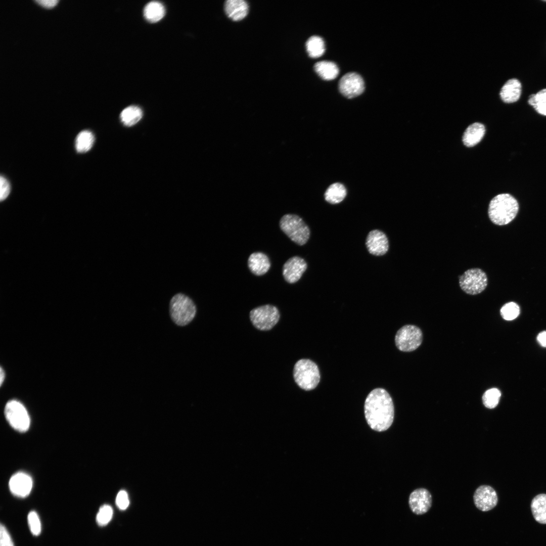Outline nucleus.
Listing matches in <instances>:
<instances>
[{
  "mask_svg": "<svg viewBox=\"0 0 546 546\" xmlns=\"http://www.w3.org/2000/svg\"><path fill=\"white\" fill-rule=\"evenodd\" d=\"M346 195L347 190L345 186L340 183H335L328 188L324 197L326 201L335 204L342 202Z\"/></svg>",
  "mask_w": 546,
  "mask_h": 546,
  "instance_id": "4be33fe9",
  "label": "nucleus"
},
{
  "mask_svg": "<svg viewBox=\"0 0 546 546\" xmlns=\"http://www.w3.org/2000/svg\"><path fill=\"white\" fill-rule=\"evenodd\" d=\"M306 48L309 56L311 58H318L322 56L325 50L323 39L317 35L311 36L307 40Z\"/></svg>",
  "mask_w": 546,
  "mask_h": 546,
  "instance_id": "393cba45",
  "label": "nucleus"
},
{
  "mask_svg": "<svg viewBox=\"0 0 546 546\" xmlns=\"http://www.w3.org/2000/svg\"><path fill=\"white\" fill-rule=\"evenodd\" d=\"M432 504V495L426 489L420 488L414 490L410 495L408 505L412 512L416 515H423L429 511Z\"/></svg>",
  "mask_w": 546,
  "mask_h": 546,
  "instance_id": "f8f14e48",
  "label": "nucleus"
},
{
  "mask_svg": "<svg viewBox=\"0 0 546 546\" xmlns=\"http://www.w3.org/2000/svg\"><path fill=\"white\" fill-rule=\"evenodd\" d=\"M364 410L367 423L373 430L384 431L392 425L394 405L390 394L384 389L377 388L370 392L365 400Z\"/></svg>",
  "mask_w": 546,
  "mask_h": 546,
  "instance_id": "f257e3e1",
  "label": "nucleus"
},
{
  "mask_svg": "<svg viewBox=\"0 0 546 546\" xmlns=\"http://www.w3.org/2000/svg\"><path fill=\"white\" fill-rule=\"evenodd\" d=\"M0 376L1 384L2 385L5 379V373L2 368H1Z\"/></svg>",
  "mask_w": 546,
  "mask_h": 546,
  "instance_id": "e433bc0d",
  "label": "nucleus"
},
{
  "mask_svg": "<svg viewBox=\"0 0 546 546\" xmlns=\"http://www.w3.org/2000/svg\"><path fill=\"white\" fill-rule=\"evenodd\" d=\"M307 267V263L304 259L297 256H293L283 265V277L287 282L295 283L299 280Z\"/></svg>",
  "mask_w": 546,
  "mask_h": 546,
  "instance_id": "ddd939ff",
  "label": "nucleus"
},
{
  "mask_svg": "<svg viewBox=\"0 0 546 546\" xmlns=\"http://www.w3.org/2000/svg\"><path fill=\"white\" fill-rule=\"evenodd\" d=\"M522 85L519 80L512 78L508 80L501 88L500 97L506 103H512L517 101L521 94Z\"/></svg>",
  "mask_w": 546,
  "mask_h": 546,
  "instance_id": "f3484780",
  "label": "nucleus"
},
{
  "mask_svg": "<svg viewBox=\"0 0 546 546\" xmlns=\"http://www.w3.org/2000/svg\"><path fill=\"white\" fill-rule=\"evenodd\" d=\"M459 284L462 290L467 294L476 295L485 289L487 285V278L481 269L471 268L461 276Z\"/></svg>",
  "mask_w": 546,
  "mask_h": 546,
  "instance_id": "6e6552de",
  "label": "nucleus"
},
{
  "mask_svg": "<svg viewBox=\"0 0 546 546\" xmlns=\"http://www.w3.org/2000/svg\"><path fill=\"white\" fill-rule=\"evenodd\" d=\"M502 317L507 321L515 319L520 313V308L518 304L513 302L505 304L500 309Z\"/></svg>",
  "mask_w": 546,
  "mask_h": 546,
  "instance_id": "c85d7f7f",
  "label": "nucleus"
},
{
  "mask_svg": "<svg viewBox=\"0 0 546 546\" xmlns=\"http://www.w3.org/2000/svg\"><path fill=\"white\" fill-rule=\"evenodd\" d=\"M6 418L10 425L19 432H25L29 428L30 420L24 406L18 401L8 402L5 409Z\"/></svg>",
  "mask_w": 546,
  "mask_h": 546,
  "instance_id": "1a4fd4ad",
  "label": "nucleus"
},
{
  "mask_svg": "<svg viewBox=\"0 0 546 546\" xmlns=\"http://www.w3.org/2000/svg\"><path fill=\"white\" fill-rule=\"evenodd\" d=\"M143 112L140 108L130 106L125 108L120 114V118L124 125L130 126L138 122L142 118Z\"/></svg>",
  "mask_w": 546,
  "mask_h": 546,
  "instance_id": "b1692460",
  "label": "nucleus"
},
{
  "mask_svg": "<svg viewBox=\"0 0 546 546\" xmlns=\"http://www.w3.org/2000/svg\"><path fill=\"white\" fill-rule=\"evenodd\" d=\"M314 68L317 74L322 79L326 80L336 78L339 72L337 65L331 61L318 62L315 64Z\"/></svg>",
  "mask_w": 546,
  "mask_h": 546,
  "instance_id": "412c9836",
  "label": "nucleus"
},
{
  "mask_svg": "<svg viewBox=\"0 0 546 546\" xmlns=\"http://www.w3.org/2000/svg\"><path fill=\"white\" fill-rule=\"evenodd\" d=\"M532 514L535 520L542 524H546V494L536 495L530 505Z\"/></svg>",
  "mask_w": 546,
  "mask_h": 546,
  "instance_id": "aec40b11",
  "label": "nucleus"
},
{
  "mask_svg": "<svg viewBox=\"0 0 546 546\" xmlns=\"http://www.w3.org/2000/svg\"><path fill=\"white\" fill-rule=\"evenodd\" d=\"M293 374L295 383L306 391L314 389L320 381L318 366L309 359L298 360L294 366Z\"/></svg>",
  "mask_w": 546,
  "mask_h": 546,
  "instance_id": "20e7f679",
  "label": "nucleus"
},
{
  "mask_svg": "<svg viewBox=\"0 0 546 546\" xmlns=\"http://www.w3.org/2000/svg\"><path fill=\"white\" fill-rule=\"evenodd\" d=\"M9 485L10 491L14 495L24 497L30 493L33 482L29 475L18 472L11 477Z\"/></svg>",
  "mask_w": 546,
  "mask_h": 546,
  "instance_id": "2eb2a0df",
  "label": "nucleus"
},
{
  "mask_svg": "<svg viewBox=\"0 0 546 546\" xmlns=\"http://www.w3.org/2000/svg\"><path fill=\"white\" fill-rule=\"evenodd\" d=\"M248 5L244 0H228L224 4V11L227 16L234 21L244 18L248 14Z\"/></svg>",
  "mask_w": 546,
  "mask_h": 546,
  "instance_id": "6ab92c4d",
  "label": "nucleus"
},
{
  "mask_svg": "<svg viewBox=\"0 0 546 546\" xmlns=\"http://www.w3.org/2000/svg\"><path fill=\"white\" fill-rule=\"evenodd\" d=\"M339 89L344 96L351 99L363 93L365 89L364 81L361 76L357 73H347L340 79Z\"/></svg>",
  "mask_w": 546,
  "mask_h": 546,
  "instance_id": "9d476101",
  "label": "nucleus"
},
{
  "mask_svg": "<svg viewBox=\"0 0 546 546\" xmlns=\"http://www.w3.org/2000/svg\"><path fill=\"white\" fill-rule=\"evenodd\" d=\"M163 5L157 1H152L146 5L144 14L145 18L151 22H156L161 20L165 15Z\"/></svg>",
  "mask_w": 546,
  "mask_h": 546,
  "instance_id": "5701e85b",
  "label": "nucleus"
},
{
  "mask_svg": "<svg viewBox=\"0 0 546 546\" xmlns=\"http://www.w3.org/2000/svg\"><path fill=\"white\" fill-rule=\"evenodd\" d=\"M95 138L90 131L83 130L77 135L75 140V148L79 153H84L92 147Z\"/></svg>",
  "mask_w": 546,
  "mask_h": 546,
  "instance_id": "a878e982",
  "label": "nucleus"
},
{
  "mask_svg": "<svg viewBox=\"0 0 546 546\" xmlns=\"http://www.w3.org/2000/svg\"><path fill=\"white\" fill-rule=\"evenodd\" d=\"M39 5L46 8H52L58 2L56 0H37L36 1Z\"/></svg>",
  "mask_w": 546,
  "mask_h": 546,
  "instance_id": "f704fd0d",
  "label": "nucleus"
},
{
  "mask_svg": "<svg viewBox=\"0 0 546 546\" xmlns=\"http://www.w3.org/2000/svg\"><path fill=\"white\" fill-rule=\"evenodd\" d=\"M129 499L127 492L124 490L120 491L116 498L117 506L122 510H125L129 505Z\"/></svg>",
  "mask_w": 546,
  "mask_h": 546,
  "instance_id": "2f4dec72",
  "label": "nucleus"
},
{
  "mask_svg": "<svg viewBox=\"0 0 546 546\" xmlns=\"http://www.w3.org/2000/svg\"><path fill=\"white\" fill-rule=\"evenodd\" d=\"M0 546H14L10 534L2 524L0 526Z\"/></svg>",
  "mask_w": 546,
  "mask_h": 546,
  "instance_id": "473e14b6",
  "label": "nucleus"
},
{
  "mask_svg": "<svg viewBox=\"0 0 546 546\" xmlns=\"http://www.w3.org/2000/svg\"><path fill=\"white\" fill-rule=\"evenodd\" d=\"M474 503L476 507L482 512H487L493 509L497 504L496 492L491 486L481 485L474 492Z\"/></svg>",
  "mask_w": 546,
  "mask_h": 546,
  "instance_id": "9b49d317",
  "label": "nucleus"
},
{
  "mask_svg": "<svg viewBox=\"0 0 546 546\" xmlns=\"http://www.w3.org/2000/svg\"><path fill=\"white\" fill-rule=\"evenodd\" d=\"M519 210L517 200L509 194H500L490 201L488 216L490 220L498 225H506L516 216Z\"/></svg>",
  "mask_w": 546,
  "mask_h": 546,
  "instance_id": "f03ea898",
  "label": "nucleus"
},
{
  "mask_svg": "<svg viewBox=\"0 0 546 546\" xmlns=\"http://www.w3.org/2000/svg\"><path fill=\"white\" fill-rule=\"evenodd\" d=\"M281 230L294 243L302 246L310 237V230L303 220L296 214H286L279 222Z\"/></svg>",
  "mask_w": 546,
  "mask_h": 546,
  "instance_id": "39448f33",
  "label": "nucleus"
},
{
  "mask_svg": "<svg viewBox=\"0 0 546 546\" xmlns=\"http://www.w3.org/2000/svg\"><path fill=\"white\" fill-rule=\"evenodd\" d=\"M423 334L418 327L406 325L400 328L395 337L397 348L400 351L410 352L417 349L421 344Z\"/></svg>",
  "mask_w": 546,
  "mask_h": 546,
  "instance_id": "0eeeda50",
  "label": "nucleus"
},
{
  "mask_svg": "<svg viewBox=\"0 0 546 546\" xmlns=\"http://www.w3.org/2000/svg\"><path fill=\"white\" fill-rule=\"evenodd\" d=\"M169 312L173 322L179 326L189 324L194 318L196 306L193 301L183 293L174 295L170 299Z\"/></svg>",
  "mask_w": 546,
  "mask_h": 546,
  "instance_id": "7ed1b4c3",
  "label": "nucleus"
},
{
  "mask_svg": "<svg viewBox=\"0 0 546 546\" xmlns=\"http://www.w3.org/2000/svg\"><path fill=\"white\" fill-rule=\"evenodd\" d=\"M485 133V128L483 124L479 122L473 123L466 128L463 134V144L468 147H473L481 141Z\"/></svg>",
  "mask_w": 546,
  "mask_h": 546,
  "instance_id": "a211bd4d",
  "label": "nucleus"
},
{
  "mask_svg": "<svg viewBox=\"0 0 546 546\" xmlns=\"http://www.w3.org/2000/svg\"><path fill=\"white\" fill-rule=\"evenodd\" d=\"M249 316L255 328L265 331L271 329L278 323L280 314L277 307L265 304L252 309Z\"/></svg>",
  "mask_w": 546,
  "mask_h": 546,
  "instance_id": "423d86ee",
  "label": "nucleus"
},
{
  "mask_svg": "<svg viewBox=\"0 0 546 546\" xmlns=\"http://www.w3.org/2000/svg\"><path fill=\"white\" fill-rule=\"evenodd\" d=\"M528 102L538 113L546 116V88L531 95Z\"/></svg>",
  "mask_w": 546,
  "mask_h": 546,
  "instance_id": "bb28decb",
  "label": "nucleus"
},
{
  "mask_svg": "<svg viewBox=\"0 0 546 546\" xmlns=\"http://www.w3.org/2000/svg\"><path fill=\"white\" fill-rule=\"evenodd\" d=\"M28 523L31 533L38 535L41 532V523L37 514L35 511H31L28 515Z\"/></svg>",
  "mask_w": 546,
  "mask_h": 546,
  "instance_id": "7c9ffc66",
  "label": "nucleus"
},
{
  "mask_svg": "<svg viewBox=\"0 0 546 546\" xmlns=\"http://www.w3.org/2000/svg\"><path fill=\"white\" fill-rule=\"evenodd\" d=\"M366 245L369 253L376 256L384 255L389 248L387 236L378 230H373L369 233Z\"/></svg>",
  "mask_w": 546,
  "mask_h": 546,
  "instance_id": "4468645a",
  "label": "nucleus"
},
{
  "mask_svg": "<svg viewBox=\"0 0 546 546\" xmlns=\"http://www.w3.org/2000/svg\"><path fill=\"white\" fill-rule=\"evenodd\" d=\"M112 516V507L109 505H104L101 507L97 515V522L100 526H105L110 521Z\"/></svg>",
  "mask_w": 546,
  "mask_h": 546,
  "instance_id": "c756f323",
  "label": "nucleus"
},
{
  "mask_svg": "<svg viewBox=\"0 0 546 546\" xmlns=\"http://www.w3.org/2000/svg\"><path fill=\"white\" fill-rule=\"evenodd\" d=\"M0 199L1 201L5 200L9 195L10 191V187L9 182L6 178L2 176L0 177Z\"/></svg>",
  "mask_w": 546,
  "mask_h": 546,
  "instance_id": "72a5a7b5",
  "label": "nucleus"
},
{
  "mask_svg": "<svg viewBox=\"0 0 546 546\" xmlns=\"http://www.w3.org/2000/svg\"><path fill=\"white\" fill-rule=\"evenodd\" d=\"M537 340L541 346L546 347V331L540 333L537 335Z\"/></svg>",
  "mask_w": 546,
  "mask_h": 546,
  "instance_id": "c9c22d12",
  "label": "nucleus"
},
{
  "mask_svg": "<svg viewBox=\"0 0 546 546\" xmlns=\"http://www.w3.org/2000/svg\"><path fill=\"white\" fill-rule=\"evenodd\" d=\"M500 396L501 392L498 389L491 388L486 390L483 394V403L488 408H493L497 405Z\"/></svg>",
  "mask_w": 546,
  "mask_h": 546,
  "instance_id": "cd10ccee",
  "label": "nucleus"
},
{
  "mask_svg": "<svg viewBox=\"0 0 546 546\" xmlns=\"http://www.w3.org/2000/svg\"><path fill=\"white\" fill-rule=\"evenodd\" d=\"M248 266L250 270L256 276H262L266 274L270 267L268 257L261 252L251 254L248 259Z\"/></svg>",
  "mask_w": 546,
  "mask_h": 546,
  "instance_id": "dca6fc26",
  "label": "nucleus"
}]
</instances>
